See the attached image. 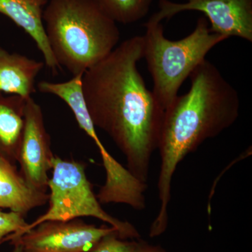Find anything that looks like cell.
Returning a JSON list of instances; mask_svg holds the SVG:
<instances>
[{
  "mask_svg": "<svg viewBox=\"0 0 252 252\" xmlns=\"http://www.w3.org/2000/svg\"><path fill=\"white\" fill-rule=\"evenodd\" d=\"M144 49L143 36L123 41L84 73L82 88L94 126L125 156L130 173L147 184L165 110L138 70Z\"/></svg>",
  "mask_w": 252,
  "mask_h": 252,
  "instance_id": "obj_1",
  "label": "cell"
},
{
  "mask_svg": "<svg viewBox=\"0 0 252 252\" xmlns=\"http://www.w3.org/2000/svg\"><path fill=\"white\" fill-rule=\"evenodd\" d=\"M189 78L188 92L177 95L164 114L157 149L160 157L159 210L151 225V238L167 229L172 179L180 162L205 140L233 126L240 114L238 92L215 64L204 60Z\"/></svg>",
  "mask_w": 252,
  "mask_h": 252,
  "instance_id": "obj_2",
  "label": "cell"
},
{
  "mask_svg": "<svg viewBox=\"0 0 252 252\" xmlns=\"http://www.w3.org/2000/svg\"><path fill=\"white\" fill-rule=\"evenodd\" d=\"M43 21L55 59L73 76L108 56L120 40L117 23L94 0H50Z\"/></svg>",
  "mask_w": 252,
  "mask_h": 252,
  "instance_id": "obj_3",
  "label": "cell"
},
{
  "mask_svg": "<svg viewBox=\"0 0 252 252\" xmlns=\"http://www.w3.org/2000/svg\"><path fill=\"white\" fill-rule=\"evenodd\" d=\"M144 58L153 79L152 92L164 110L178 95L181 86L215 46L228 38L210 30L206 18L200 17L189 35L172 41L164 35L161 23L147 21Z\"/></svg>",
  "mask_w": 252,
  "mask_h": 252,
  "instance_id": "obj_4",
  "label": "cell"
},
{
  "mask_svg": "<svg viewBox=\"0 0 252 252\" xmlns=\"http://www.w3.org/2000/svg\"><path fill=\"white\" fill-rule=\"evenodd\" d=\"M51 170L52 177L48 183L50 194L47 211L17 235L7 237L4 242L21 236L43 222L69 220L84 217H94L108 223L124 240L140 239V233L133 225L104 211L86 175L85 164L54 156Z\"/></svg>",
  "mask_w": 252,
  "mask_h": 252,
  "instance_id": "obj_5",
  "label": "cell"
},
{
  "mask_svg": "<svg viewBox=\"0 0 252 252\" xmlns=\"http://www.w3.org/2000/svg\"><path fill=\"white\" fill-rule=\"evenodd\" d=\"M175 3L159 0V10L149 21L161 23L179 13L196 11L203 13L210 23L212 32L226 38L238 36L252 42V0H185Z\"/></svg>",
  "mask_w": 252,
  "mask_h": 252,
  "instance_id": "obj_6",
  "label": "cell"
},
{
  "mask_svg": "<svg viewBox=\"0 0 252 252\" xmlns=\"http://www.w3.org/2000/svg\"><path fill=\"white\" fill-rule=\"evenodd\" d=\"M114 230L112 226L97 227L78 219L49 220L10 242L21 245L26 252H87Z\"/></svg>",
  "mask_w": 252,
  "mask_h": 252,
  "instance_id": "obj_7",
  "label": "cell"
},
{
  "mask_svg": "<svg viewBox=\"0 0 252 252\" xmlns=\"http://www.w3.org/2000/svg\"><path fill=\"white\" fill-rule=\"evenodd\" d=\"M54 155L44 125L41 106L32 97L26 100L24 127L17 162L21 175L33 188L46 192Z\"/></svg>",
  "mask_w": 252,
  "mask_h": 252,
  "instance_id": "obj_8",
  "label": "cell"
},
{
  "mask_svg": "<svg viewBox=\"0 0 252 252\" xmlns=\"http://www.w3.org/2000/svg\"><path fill=\"white\" fill-rule=\"evenodd\" d=\"M48 0H0V14L10 18L31 36L44 59V64L54 74L62 67L55 59L46 36L43 14Z\"/></svg>",
  "mask_w": 252,
  "mask_h": 252,
  "instance_id": "obj_9",
  "label": "cell"
},
{
  "mask_svg": "<svg viewBox=\"0 0 252 252\" xmlns=\"http://www.w3.org/2000/svg\"><path fill=\"white\" fill-rule=\"evenodd\" d=\"M49 200V194L32 187L16 164L0 157V208L9 209L26 217Z\"/></svg>",
  "mask_w": 252,
  "mask_h": 252,
  "instance_id": "obj_10",
  "label": "cell"
},
{
  "mask_svg": "<svg viewBox=\"0 0 252 252\" xmlns=\"http://www.w3.org/2000/svg\"><path fill=\"white\" fill-rule=\"evenodd\" d=\"M44 64L0 47V93L30 98L36 91V78Z\"/></svg>",
  "mask_w": 252,
  "mask_h": 252,
  "instance_id": "obj_11",
  "label": "cell"
},
{
  "mask_svg": "<svg viewBox=\"0 0 252 252\" xmlns=\"http://www.w3.org/2000/svg\"><path fill=\"white\" fill-rule=\"evenodd\" d=\"M27 99L0 93V157L14 164L21 147Z\"/></svg>",
  "mask_w": 252,
  "mask_h": 252,
  "instance_id": "obj_12",
  "label": "cell"
},
{
  "mask_svg": "<svg viewBox=\"0 0 252 252\" xmlns=\"http://www.w3.org/2000/svg\"><path fill=\"white\" fill-rule=\"evenodd\" d=\"M102 11L116 23L131 24L148 14L154 0H94Z\"/></svg>",
  "mask_w": 252,
  "mask_h": 252,
  "instance_id": "obj_13",
  "label": "cell"
},
{
  "mask_svg": "<svg viewBox=\"0 0 252 252\" xmlns=\"http://www.w3.org/2000/svg\"><path fill=\"white\" fill-rule=\"evenodd\" d=\"M137 241H127L119 238L117 230L105 235L87 252H135Z\"/></svg>",
  "mask_w": 252,
  "mask_h": 252,
  "instance_id": "obj_14",
  "label": "cell"
},
{
  "mask_svg": "<svg viewBox=\"0 0 252 252\" xmlns=\"http://www.w3.org/2000/svg\"><path fill=\"white\" fill-rule=\"evenodd\" d=\"M28 223L25 217L17 212H4L0 210V244L11 235H17Z\"/></svg>",
  "mask_w": 252,
  "mask_h": 252,
  "instance_id": "obj_15",
  "label": "cell"
},
{
  "mask_svg": "<svg viewBox=\"0 0 252 252\" xmlns=\"http://www.w3.org/2000/svg\"><path fill=\"white\" fill-rule=\"evenodd\" d=\"M135 252H167L161 247L156 246L144 241L138 240L137 241V248Z\"/></svg>",
  "mask_w": 252,
  "mask_h": 252,
  "instance_id": "obj_16",
  "label": "cell"
},
{
  "mask_svg": "<svg viewBox=\"0 0 252 252\" xmlns=\"http://www.w3.org/2000/svg\"><path fill=\"white\" fill-rule=\"evenodd\" d=\"M14 250L11 252H26L25 250H23L22 246L21 245H18V244H14Z\"/></svg>",
  "mask_w": 252,
  "mask_h": 252,
  "instance_id": "obj_17",
  "label": "cell"
}]
</instances>
